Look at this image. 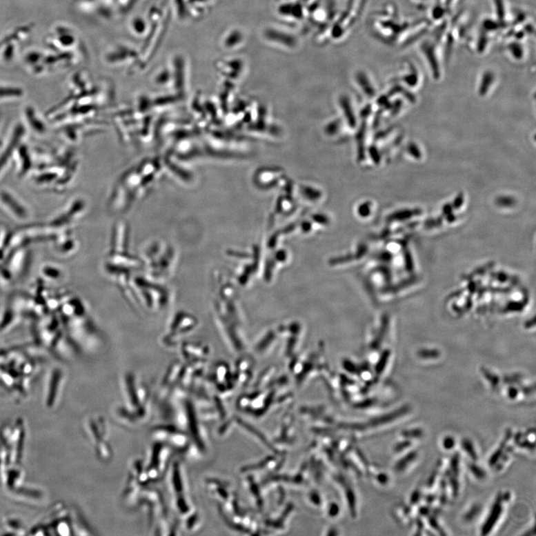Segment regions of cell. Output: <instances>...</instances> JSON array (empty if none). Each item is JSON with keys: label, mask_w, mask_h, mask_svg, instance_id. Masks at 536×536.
I'll return each instance as SVG.
<instances>
[{"label": "cell", "mask_w": 536, "mask_h": 536, "mask_svg": "<svg viewBox=\"0 0 536 536\" xmlns=\"http://www.w3.org/2000/svg\"><path fill=\"white\" fill-rule=\"evenodd\" d=\"M502 512V497L499 496L497 498L495 503L493 505V509L490 515H488L487 520L486 521L484 528H482V534L486 535L490 533L493 528L494 525L496 524Z\"/></svg>", "instance_id": "6da1fadb"}, {"label": "cell", "mask_w": 536, "mask_h": 536, "mask_svg": "<svg viewBox=\"0 0 536 536\" xmlns=\"http://www.w3.org/2000/svg\"><path fill=\"white\" fill-rule=\"evenodd\" d=\"M417 456V454L413 451V453H411L406 457H404L397 465V469L398 471L401 472L402 470L407 468L408 464L412 463L413 460L416 459Z\"/></svg>", "instance_id": "7a4b0ae2"}, {"label": "cell", "mask_w": 536, "mask_h": 536, "mask_svg": "<svg viewBox=\"0 0 536 536\" xmlns=\"http://www.w3.org/2000/svg\"><path fill=\"white\" fill-rule=\"evenodd\" d=\"M420 213V210H401L396 214H394L393 215V218L397 219H407L413 217V216L418 215V214Z\"/></svg>", "instance_id": "3957f363"}, {"label": "cell", "mask_w": 536, "mask_h": 536, "mask_svg": "<svg viewBox=\"0 0 536 536\" xmlns=\"http://www.w3.org/2000/svg\"><path fill=\"white\" fill-rule=\"evenodd\" d=\"M22 91L21 89L13 88H0V97H18L21 95Z\"/></svg>", "instance_id": "277c9868"}, {"label": "cell", "mask_w": 536, "mask_h": 536, "mask_svg": "<svg viewBox=\"0 0 536 536\" xmlns=\"http://www.w3.org/2000/svg\"><path fill=\"white\" fill-rule=\"evenodd\" d=\"M497 206H502V208H511L515 204V201L510 197H500L496 200Z\"/></svg>", "instance_id": "5b68a950"}, {"label": "cell", "mask_w": 536, "mask_h": 536, "mask_svg": "<svg viewBox=\"0 0 536 536\" xmlns=\"http://www.w3.org/2000/svg\"><path fill=\"white\" fill-rule=\"evenodd\" d=\"M462 446L464 449L466 451L467 454L470 457H473L474 459L477 458L474 446L471 441H470L468 439H464L463 441Z\"/></svg>", "instance_id": "8992f818"}, {"label": "cell", "mask_w": 536, "mask_h": 536, "mask_svg": "<svg viewBox=\"0 0 536 536\" xmlns=\"http://www.w3.org/2000/svg\"><path fill=\"white\" fill-rule=\"evenodd\" d=\"M59 41L65 46H70L74 43L75 39L72 35L64 33L59 37Z\"/></svg>", "instance_id": "52a82bcc"}, {"label": "cell", "mask_w": 536, "mask_h": 536, "mask_svg": "<svg viewBox=\"0 0 536 536\" xmlns=\"http://www.w3.org/2000/svg\"><path fill=\"white\" fill-rule=\"evenodd\" d=\"M14 48L13 45H8L5 50L3 56L6 61H11L14 56Z\"/></svg>", "instance_id": "ba28073f"}, {"label": "cell", "mask_w": 536, "mask_h": 536, "mask_svg": "<svg viewBox=\"0 0 536 536\" xmlns=\"http://www.w3.org/2000/svg\"><path fill=\"white\" fill-rule=\"evenodd\" d=\"M409 153L415 158L419 159L421 157V152L418 147L415 144H410L408 146Z\"/></svg>", "instance_id": "9c48e42d"}, {"label": "cell", "mask_w": 536, "mask_h": 536, "mask_svg": "<svg viewBox=\"0 0 536 536\" xmlns=\"http://www.w3.org/2000/svg\"><path fill=\"white\" fill-rule=\"evenodd\" d=\"M421 435L420 430H406L403 433V436L406 437L417 438Z\"/></svg>", "instance_id": "30bf717a"}, {"label": "cell", "mask_w": 536, "mask_h": 536, "mask_svg": "<svg viewBox=\"0 0 536 536\" xmlns=\"http://www.w3.org/2000/svg\"><path fill=\"white\" fill-rule=\"evenodd\" d=\"M470 469H471V471L478 478H484L485 476V473L484 472V470L482 468H479V467L471 465L469 466Z\"/></svg>", "instance_id": "8fae6325"}, {"label": "cell", "mask_w": 536, "mask_h": 536, "mask_svg": "<svg viewBox=\"0 0 536 536\" xmlns=\"http://www.w3.org/2000/svg\"><path fill=\"white\" fill-rule=\"evenodd\" d=\"M41 54L39 53H30L28 54L26 61L30 63H34L39 61Z\"/></svg>", "instance_id": "7c38bea8"}, {"label": "cell", "mask_w": 536, "mask_h": 536, "mask_svg": "<svg viewBox=\"0 0 536 536\" xmlns=\"http://www.w3.org/2000/svg\"><path fill=\"white\" fill-rule=\"evenodd\" d=\"M464 203V196L462 195H458L454 202V208H459L460 206L463 205Z\"/></svg>", "instance_id": "4fadbf2b"}, {"label": "cell", "mask_w": 536, "mask_h": 536, "mask_svg": "<svg viewBox=\"0 0 536 536\" xmlns=\"http://www.w3.org/2000/svg\"><path fill=\"white\" fill-rule=\"evenodd\" d=\"M444 444L447 449L453 448L455 445V441L453 438L447 437L445 439Z\"/></svg>", "instance_id": "5bb4252c"}, {"label": "cell", "mask_w": 536, "mask_h": 536, "mask_svg": "<svg viewBox=\"0 0 536 536\" xmlns=\"http://www.w3.org/2000/svg\"><path fill=\"white\" fill-rule=\"evenodd\" d=\"M410 443L408 441H403V443H400L397 446V450L398 451L403 450L404 448H407L409 446H410Z\"/></svg>", "instance_id": "9a60e30c"}, {"label": "cell", "mask_w": 536, "mask_h": 536, "mask_svg": "<svg viewBox=\"0 0 536 536\" xmlns=\"http://www.w3.org/2000/svg\"><path fill=\"white\" fill-rule=\"evenodd\" d=\"M143 24L144 23H143V21H141L140 20H137L136 22L135 23V30L137 31H142L143 32V30H144V25Z\"/></svg>", "instance_id": "2e32d148"}, {"label": "cell", "mask_w": 536, "mask_h": 536, "mask_svg": "<svg viewBox=\"0 0 536 536\" xmlns=\"http://www.w3.org/2000/svg\"><path fill=\"white\" fill-rule=\"evenodd\" d=\"M458 457H455L453 459V463H451V467H453V471L457 474L458 473Z\"/></svg>", "instance_id": "e0dca14e"}, {"label": "cell", "mask_w": 536, "mask_h": 536, "mask_svg": "<svg viewBox=\"0 0 536 536\" xmlns=\"http://www.w3.org/2000/svg\"><path fill=\"white\" fill-rule=\"evenodd\" d=\"M477 512H478V508L474 507L473 509L472 513L469 512V513L466 515V519L469 520L472 519V518H473V517L477 513Z\"/></svg>", "instance_id": "ac0fdd59"}]
</instances>
